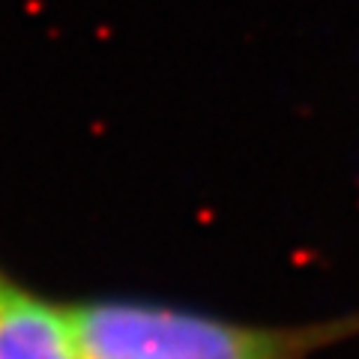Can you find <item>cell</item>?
<instances>
[{"label": "cell", "mask_w": 359, "mask_h": 359, "mask_svg": "<svg viewBox=\"0 0 359 359\" xmlns=\"http://www.w3.org/2000/svg\"><path fill=\"white\" fill-rule=\"evenodd\" d=\"M81 359H314L359 335V311L309 323H255L150 294L66 299Z\"/></svg>", "instance_id": "1"}, {"label": "cell", "mask_w": 359, "mask_h": 359, "mask_svg": "<svg viewBox=\"0 0 359 359\" xmlns=\"http://www.w3.org/2000/svg\"><path fill=\"white\" fill-rule=\"evenodd\" d=\"M0 359H81L66 299L0 261Z\"/></svg>", "instance_id": "2"}]
</instances>
